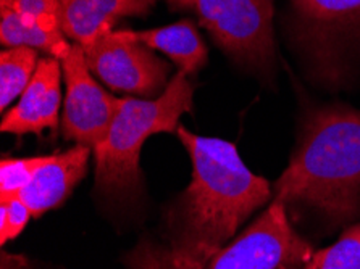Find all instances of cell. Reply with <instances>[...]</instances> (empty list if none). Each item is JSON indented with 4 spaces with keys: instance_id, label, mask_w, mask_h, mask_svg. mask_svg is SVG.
Wrapping results in <instances>:
<instances>
[{
    "instance_id": "cell-1",
    "label": "cell",
    "mask_w": 360,
    "mask_h": 269,
    "mask_svg": "<svg viewBox=\"0 0 360 269\" xmlns=\"http://www.w3.org/2000/svg\"><path fill=\"white\" fill-rule=\"evenodd\" d=\"M178 139L193 164L188 189L170 213V245L210 261L239 228L271 199V185L245 166L233 142L191 133Z\"/></svg>"
},
{
    "instance_id": "cell-2",
    "label": "cell",
    "mask_w": 360,
    "mask_h": 269,
    "mask_svg": "<svg viewBox=\"0 0 360 269\" xmlns=\"http://www.w3.org/2000/svg\"><path fill=\"white\" fill-rule=\"evenodd\" d=\"M274 195L288 210L317 213L333 229L360 218V110L328 105L309 112Z\"/></svg>"
},
{
    "instance_id": "cell-3",
    "label": "cell",
    "mask_w": 360,
    "mask_h": 269,
    "mask_svg": "<svg viewBox=\"0 0 360 269\" xmlns=\"http://www.w3.org/2000/svg\"><path fill=\"white\" fill-rule=\"evenodd\" d=\"M194 87L178 71L160 97L143 100L117 98V112L108 134L94 150L96 188L112 199L136 197L141 185L139 158L150 136L174 133L184 113L193 110Z\"/></svg>"
},
{
    "instance_id": "cell-4",
    "label": "cell",
    "mask_w": 360,
    "mask_h": 269,
    "mask_svg": "<svg viewBox=\"0 0 360 269\" xmlns=\"http://www.w3.org/2000/svg\"><path fill=\"white\" fill-rule=\"evenodd\" d=\"M172 10H191L217 46L238 65L271 78L276 48L274 0H167Z\"/></svg>"
},
{
    "instance_id": "cell-5",
    "label": "cell",
    "mask_w": 360,
    "mask_h": 269,
    "mask_svg": "<svg viewBox=\"0 0 360 269\" xmlns=\"http://www.w3.org/2000/svg\"><path fill=\"white\" fill-rule=\"evenodd\" d=\"M314 247L289 221L288 208L271 200L238 237L212 256L207 269H304Z\"/></svg>"
},
{
    "instance_id": "cell-6",
    "label": "cell",
    "mask_w": 360,
    "mask_h": 269,
    "mask_svg": "<svg viewBox=\"0 0 360 269\" xmlns=\"http://www.w3.org/2000/svg\"><path fill=\"white\" fill-rule=\"evenodd\" d=\"M83 51L91 73L113 91L160 97L170 82V63L129 37L127 29L105 32Z\"/></svg>"
},
{
    "instance_id": "cell-7",
    "label": "cell",
    "mask_w": 360,
    "mask_h": 269,
    "mask_svg": "<svg viewBox=\"0 0 360 269\" xmlns=\"http://www.w3.org/2000/svg\"><path fill=\"white\" fill-rule=\"evenodd\" d=\"M60 63L67 86L62 134L67 140L94 150L110 129L117 112V97L107 94L92 78L79 44L73 42L70 52L60 60Z\"/></svg>"
},
{
    "instance_id": "cell-8",
    "label": "cell",
    "mask_w": 360,
    "mask_h": 269,
    "mask_svg": "<svg viewBox=\"0 0 360 269\" xmlns=\"http://www.w3.org/2000/svg\"><path fill=\"white\" fill-rule=\"evenodd\" d=\"M302 39L321 67H333L338 53L360 47V0H291Z\"/></svg>"
},
{
    "instance_id": "cell-9",
    "label": "cell",
    "mask_w": 360,
    "mask_h": 269,
    "mask_svg": "<svg viewBox=\"0 0 360 269\" xmlns=\"http://www.w3.org/2000/svg\"><path fill=\"white\" fill-rule=\"evenodd\" d=\"M62 63L58 58H41L18 105L10 108L4 117L0 126L2 133L26 136L41 134L44 129H56L60 123L62 105Z\"/></svg>"
},
{
    "instance_id": "cell-10",
    "label": "cell",
    "mask_w": 360,
    "mask_h": 269,
    "mask_svg": "<svg viewBox=\"0 0 360 269\" xmlns=\"http://www.w3.org/2000/svg\"><path fill=\"white\" fill-rule=\"evenodd\" d=\"M91 153V147L76 144L73 148L49 157L18 195L28 205L32 216L39 218L68 200L76 185L84 179Z\"/></svg>"
},
{
    "instance_id": "cell-11",
    "label": "cell",
    "mask_w": 360,
    "mask_h": 269,
    "mask_svg": "<svg viewBox=\"0 0 360 269\" xmlns=\"http://www.w3.org/2000/svg\"><path fill=\"white\" fill-rule=\"evenodd\" d=\"M155 0H60V25L63 34L87 47L124 16L146 15Z\"/></svg>"
},
{
    "instance_id": "cell-12",
    "label": "cell",
    "mask_w": 360,
    "mask_h": 269,
    "mask_svg": "<svg viewBox=\"0 0 360 269\" xmlns=\"http://www.w3.org/2000/svg\"><path fill=\"white\" fill-rule=\"evenodd\" d=\"M127 34L152 51L165 53L181 73L195 74L207 63V47L193 21L184 20L170 26L147 31H131Z\"/></svg>"
},
{
    "instance_id": "cell-13",
    "label": "cell",
    "mask_w": 360,
    "mask_h": 269,
    "mask_svg": "<svg viewBox=\"0 0 360 269\" xmlns=\"http://www.w3.org/2000/svg\"><path fill=\"white\" fill-rule=\"evenodd\" d=\"M0 42L7 48H36L58 60H62L72 48V44L67 41L63 32H49L5 5H0Z\"/></svg>"
},
{
    "instance_id": "cell-14",
    "label": "cell",
    "mask_w": 360,
    "mask_h": 269,
    "mask_svg": "<svg viewBox=\"0 0 360 269\" xmlns=\"http://www.w3.org/2000/svg\"><path fill=\"white\" fill-rule=\"evenodd\" d=\"M123 263L128 269H207L209 265L204 258L150 239L139 240L123 256Z\"/></svg>"
},
{
    "instance_id": "cell-15",
    "label": "cell",
    "mask_w": 360,
    "mask_h": 269,
    "mask_svg": "<svg viewBox=\"0 0 360 269\" xmlns=\"http://www.w3.org/2000/svg\"><path fill=\"white\" fill-rule=\"evenodd\" d=\"M39 57L36 48L12 47L0 53V108L5 112L26 87L36 73Z\"/></svg>"
},
{
    "instance_id": "cell-16",
    "label": "cell",
    "mask_w": 360,
    "mask_h": 269,
    "mask_svg": "<svg viewBox=\"0 0 360 269\" xmlns=\"http://www.w3.org/2000/svg\"><path fill=\"white\" fill-rule=\"evenodd\" d=\"M304 269H360V223L342 230L333 245L314 251Z\"/></svg>"
},
{
    "instance_id": "cell-17",
    "label": "cell",
    "mask_w": 360,
    "mask_h": 269,
    "mask_svg": "<svg viewBox=\"0 0 360 269\" xmlns=\"http://www.w3.org/2000/svg\"><path fill=\"white\" fill-rule=\"evenodd\" d=\"M49 157L4 158L0 162V202L18 197Z\"/></svg>"
},
{
    "instance_id": "cell-18",
    "label": "cell",
    "mask_w": 360,
    "mask_h": 269,
    "mask_svg": "<svg viewBox=\"0 0 360 269\" xmlns=\"http://www.w3.org/2000/svg\"><path fill=\"white\" fill-rule=\"evenodd\" d=\"M0 5L15 10L49 32H63L60 25V0H0Z\"/></svg>"
},
{
    "instance_id": "cell-19",
    "label": "cell",
    "mask_w": 360,
    "mask_h": 269,
    "mask_svg": "<svg viewBox=\"0 0 360 269\" xmlns=\"http://www.w3.org/2000/svg\"><path fill=\"white\" fill-rule=\"evenodd\" d=\"M31 216V210L20 197L0 202V244L5 245L18 237Z\"/></svg>"
},
{
    "instance_id": "cell-20",
    "label": "cell",
    "mask_w": 360,
    "mask_h": 269,
    "mask_svg": "<svg viewBox=\"0 0 360 269\" xmlns=\"http://www.w3.org/2000/svg\"><path fill=\"white\" fill-rule=\"evenodd\" d=\"M0 269H32L30 261L21 255H13L2 251V260H0Z\"/></svg>"
}]
</instances>
